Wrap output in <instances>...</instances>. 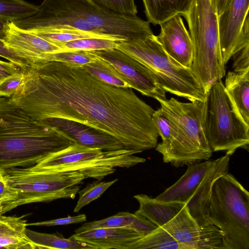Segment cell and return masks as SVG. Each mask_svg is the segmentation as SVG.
Returning a JSON list of instances; mask_svg holds the SVG:
<instances>
[{"instance_id": "6da1fadb", "label": "cell", "mask_w": 249, "mask_h": 249, "mask_svg": "<svg viewBox=\"0 0 249 249\" xmlns=\"http://www.w3.org/2000/svg\"><path fill=\"white\" fill-rule=\"evenodd\" d=\"M9 99L35 119L78 122L113 137L138 153L157 144L155 110L132 88L107 84L81 66L58 61L30 66Z\"/></svg>"}, {"instance_id": "7a4b0ae2", "label": "cell", "mask_w": 249, "mask_h": 249, "mask_svg": "<svg viewBox=\"0 0 249 249\" xmlns=\"http://www.w3.org/2000/svg\"><path fill=\"white\" fill-rule=\"evenodd\" d=\"M74 143L59 128L0 97V169L34 166Z\"/></svg>"}, {"instance_id": "3957f363", "label": "cell", "mask_w": 249, "mask_h": 249, "mask_svg": "<svg viewBox=\"0 0 249 249\" xmlns=\"http://www.w3.org/2000/svg\"><path fill=\"white\" fill-rule=\"evenodd\" d=\"M157 100L172 127L169 141L155 147L163 161L179 167L209 160L213 151L201 123L203 101L185 103L174 97Z\"/></svg>"}, {"instance_id": "277c9868", "label": "cell", "mask_w": 249, "mask_h": 249, "mask_svg": "<svg viewBox=\"0 0 249 249\" xmlns=\"http://www.w3.org/2000/svg\"><path fill=\"white\" fill-rule=\"evenodd\" d=\"M207 217L222 233V249H249V193L231 174L214 181Z\"/></svg>"}, {"instance_id": "5b68a950", "label": "cell", "mask_w": 249, "mask_h": 249, "mask_svg": "<svg viewBox=\"0 0 249 249\" xmlns=\"http://www.w3.org/2000/svg\"><path fill=\"white\" fill-rule=\"evenodd\" d=\"M183 16L187 21L193 44L191 70L206 92L226 74L215 0H193L189 10Z\"/></svg>"}, {"instance_id": "8992f818", "label": "cell", "mask_w": 249, "mask_h": 249, "mask_svg": "<svg viewBox=\"0 0 249 249\" xmlns=\"http://www.w3.org/2000/svg\"><path fill=\"white\" fill-rule=\"evenodd\" d=\"M0 176L17 194V198L3 205L1 214L30 203L59 198L73 199L79 184L86 178L77 171H54L34 166L0 169Z\"/></svg>"}, {"instance_id": "52a82bcc", "label": "cell", "mask_w": 249, "mask_h": 249, "mask_svg": "<svg viewBox=\"0 0 249 249\" xmlns=\"http://www.w3.org/2000/svg\"><path fill=\"white\" fill-rule=\"evenodd\" d=\"M134 197L139 204L135 213L165 230L181 249H222L221 231L212 224L199 225L185 203L160 201L143 194Z\"/></svg>"}, {"instance_id": "ba28073f", "label": "cell", "mask_w": 249, "mask_h": 249, "mask_svg": "<svg viewBox=\"0 0 249 249\" xmlns=\"http://www.w3.org/2000/svg\"><path fill=\"white\" fill-rule=\"evenodd\" d=\"M201 123L213 152L225 151L231 156L238 148L249 149V125L241 116L222 79L206 91Z\"/></svg>"}, {"instance_id": "9c48e42d", "label": "cell", "mask_w": 249, "mask_h": 249, "mask_svg": "<svg viewBox=\"0 0 249 249\" xmlns=\"http://www.w3.org/2000/svg\"><path fill=\"white\" fill-rule=\"evenodd\" d=\"M116 48L147 67L166 92L190 102L204 101L205 90L191 70L171 57L154 34L143 38L122 41Z\"/></svg>"}, {"instance_id": "30bf717a", "label": "cell", "mask_w": 249, "mask_h": 249, "mask_svg": "<svg viewBox=\"0 0 249 249\" xmlns=\"http://www.w3.org/2000/svg\"><path fill=\"white\" fill-rule=\"evenodd\" d=\"M136 151L127 149L105 151L77 143L52 153L34 165L54 171H77L85 175L101 180L112 174L116 168H129L144 162L145 159L135 156Z\"/></svg>"}, {"instance_id": "8fae6325", "label": "cell", "mask_w": 249, "mask_h": 249, "mask_svg": "<svg viewBox=\"0 0 249 249\" xmlns=\"http://www.w3.org/2000/svg\"><path fill=\"white\" fill-rule=\"evenodd\" d=\"M230 156L188 165L185 173L155 198L162 201L185 203L192 216L200 226L211 224L207 209L214 181L228 172Z\"/></svg>"}, {"instance_id": "7c38bea8", "label": "cell", "mask_w": 249, "mask_h": 249, "mask_svg": "<svg viewBox=\"0 0 249 249\" xmlns=\"http://www.w3.org/2000/svg\"><path fill=\"white\" fill-rule=\"evenodd\" d=\"M71 17L78 18L100 35L121 40L143 38L153 34L150 23L137 16L107 12L90 0H44Z\"/></svg>"}, {"instance_id": "4fadbf2b", "label": "cell", "mask_w": 249, "mask_h": 249, "mask_svg": "<svg viewBox=\"0 0 249 249\" xmlns=\"http://www.w3.org/2000/svg\"><path fill=\"white\" fill-rule=\"evenodd\" d=\"M111 64L131 86L142 94L166 99V91L154 74L145 65L117 49L91 51Z\"/></svg>"}, {"instance_id": "5bb4252c", "label": "cell", "mask_w": 249, "mask_h": 249, "mask_svg": "<svg viewBox=\"0 0 249 249\" xmlns=\"http://www.w3.org/2000/svg\"><path fill=\"white\" fill-rule=\"evenodd\" d=\"M160 25V33L156 36L164 50L181 65L191 69L193 44L180 15H176Z\"/></svg>"}, {"instance_id": "9a60e30c", "label": "cell", "mask_w": 249, "mask_h": 249, "mask_svg": "<svg viewBox=\"0 0 249 249\" xmlns=\"http://www.w3.org/2000/svg\"><path fill=\"white\" fill-rule=\"evenodd\" d=\"M249 9V0H231L228 8L218 16L220 45L225 65L241 50L239 37Z\"/></svg>"}, {"instance_id": "2e32d148", "label": "cell", "mask_w": 249, "mask_h": 249, "mask_svg": "<svg viewBox=\"0 0 249 249\" xmlns=\"http://www.w3.org/2000/svg\"><path fill=\"white\" fill-rule=\"evenodd\" d=\"M5 45L27 60L31 66L46 62L49 54L60 52L58 46L28 31L17 27L12 21L8 24Z\"/></svg>"}, {"instance_id": "e0dca14e", "label": "cell", "mask_w": 249, "mask_h": 249, "mask_svg": "<svg viewBox=\"0 0 249 249\" xmlns=\"http://www.w3.org/2000/svg\"><path fill=\"white\" fill-rule=\"evenodd\" d=\"M44 121L65 132L74 140L75 143L105 151L126 149L113 137L85 124L58 118Z\"/></svg>"}, {"instance_id": "ac0fdd59", "label": "cell", "mask_w": 249, "mask_h": 249, "mask_svg": "<svg viewBox=\"0 0 249 249\" xmlns=\"http://www.w3.org/2000/svg\"><path fill=\"white\" fill-rule=\"evenodd\" d=\"M142 235L126 227L92 229L74 233L71 237L95 249H134Z\"/></svg>"}, {"instance_id": "d6986e66", "label": "cell", "mask_w": 249, "mask_h": 249, "mask_svg": "<svg viewBox=\"0 0 249 249\" xmlns=\"http://www.w3.org/2000/svg\"><path fill=\"white\" fill-rule=\"evenodd\" d=\"M21 216L0 214V248L36 249L26 234L27 222Z\"/></svg>"}, {"instance_id": "ffe728a7", "label": "cell", "mask_w": 249, "mask_h": 249, "mask_svg": "<svg viewBox=\"0 0 249 249\" xmlns=\"http://www.w3.org/2000/svg\"><path fill=\"white\" fill-rule=\"evenodd\" d=\"M147 21L154 25L187 13L193 0H142Z\"/></svg>"}, {"instance_id": "44dd1931", "label": "cell", "mask_w": 249, "mask_h": 249, "mask_svg": "<svg viewBox=\"0 0 249 249\" xmlns=\"http://www.w3.org/2000/svg\"><path fill=\"white\" fill-rule=\"evenodd\" d=\"M224 85L244 121L249 125V71H229Z\"/></svg>"}, {"instance_id": "7402d4cb", "label": "cell", "mask_w": 249, "mask_h": 249, "mask_svg": "<svg viewBox=\"0 0 249 249\" xmlns=\"http://www.w3.org/2000/svg\"><path fill=\"white\" fill-rule=\"evenodd\" d=\"M26 234L36 249H95L93 247L71 237L65 238L56 234L41 233L27 228Z\"/></svg>"}, {"instance_id": "603a6c76", "label": "cell", "mask_w": 249, "mask_h": 249, "mask_svg": "<svg viewBox=\"0 0 249 249\" xmlns=\"http://www.w3.org/2000/svg\"><path fill=\"white\" fill-rule=\"evenodd\" d=\"M97 57L95 62L81 67L95 78L107 84L121 88H132L111 64Z\"/></svg>"}, {"instance_id": "cb8c5ba5", "label": "cell", "mask_w": 249, "mask_h": 249, "mask_svg": "<svg viewBox=\"0 0 249 249\" xmlns=\"http://www.w3.org/2000/svg\"><path fill=\"white\" fill-rule=\"evenodd\" d=\"M181 249L180 245L165 230L158 227L152 231L142 235L134 249Z\"/></svg>"}, {"instance_id": "d4e9b609", "label": "cell", "mask_w": 249, "mask_h": 249, "mask_svg": "<svg viewBox=\"0 0 249 249\" xmlns=\"http://www.w3.org/2000/svg\"><path fill=\"white\" fill-rule=\"evenodd\" d=\"M122 41L124 40L107 38L88 37L67 42L61 44L58 46L62 49L61 52L93 51L116 48L119 43Z\"/></svg>"}, {"instance_id": "484cf974", "label": "cell", "mask_w": 249, "mask_h": 249, "mask_svg": "<svg viewBox=\"0 0 249 249\" xmlns=\"http://www.w3.org/2000/svg\"><path fill=\"white\" fill-rule=\"evenodd\" d=\"M38 10V6L23 0H0V17L11 21L28 18Z\"/></svg>"}, {"instance_id": "4316f807", "label": "cell", "mask_w": 249, "mask_h": 249, "mask_svg": "<svg viewBox=\"0 0 249 249\" xmlns=\"http://www.w3.org/2000/svg\"><path fill=\"white\" fill-rule=\"evenodd\" d=\"M135 217V213L122 212L105 219L85 223L75 230L74 232L77 233L100 228L128 227L133 223Z\"/></svg>"}, {"instance_id": "83f0119b", "label": "cell", "mask_w": 249, "mask_h": 249, "mask_svg": "<svg viewBox=\"0 0 249 249\" xmlns=\"http://www.w3.org/2000/svg\"><path fill=\"white\" fill-rule=\"evenodd\" d=\"M97 56L91 51H68L49 54L46 62L58 61L69 65L82 66L95 62Z\"/></svg>"}, {"instance_id": "f1b7e54d", "label": "cell", "mask_w": 249, "mask_h": 249, "mask_svg": "<svg viewBox=\"0 0 249 249\" xmlns=\"http://www.w3.org/2000/svg\"><path fill=\"white\" fill-rule=\"evenodd\" d=\"M118 180V178L105 181H95L89 184L78 192L79 196L73 212H78L83 207L99 197L109 187Z\"/></svg>"}, {"instance_id": "f546056e", "label": "cell", "mask_w": 249, "mask_h": 249, "mask_svg": "<svg viewBox=\"0 0 249 249\" xmlns=\"http://www.w3.org/2000/svg\"><path fill=\"white\" fill-rule=\"evenodd\" d=\"M29 32L32 33L58 46L61 44L79 39L88 37H99L86 32L72 30Z\"/></svg>"}, {"instance_id": "4dcf8cb0", "label": "cell", "mask_w": 249, "mask_h": 249, "mask_svg": "<svg viewBox=\"0 0 249 249\" xmlns=\"http://www.w3.org/2000/svg\"><path fill=\"white\" fill-rule=\"evenodd\" d=\"M101 9L114 14L124 16H136L138 13L134 0H90Z\"/></svg>"}, {"instance_id": "1f68e13d", "label": "cell", "mask_w": 249, "mask_h": 249, "mask_svg": "<svg viewBox=\"0 0 249 249\" xmlns=\"http://www.w3.org/2000/svg\"><path fill=\"white\" fill-rule=\"evenodd\" d=\"M152 121L158 135L162 139L161 143L167 142L172 135V124L161 107L154 111L152 115Z\"/></svg>"}, {"instance_id": "d6a6232c", "label": "cell", "mask_w": 249, "mask_h": 249, "mask_svg": "<svg viewBox=\"0 0 249 249\" xmlns=\"http://www.w3.org/2000/svg\"><path fill=\"white\" fill-rule=\"evenodd\" d=\"M24 71L9 76L0 84V97L10 98L14 94L23 80Z\"/></svg>"}, {"instance_id": "836d02e7", "label": "cell", "mask_w": 249, "mask_h": 249, "mask_svg": "<svg viewBox=\"0 0 249 249\" xmlns=\"http://www.w3.org/2000/svg\"><path fill=\"white\" fill-rule=\"evenodd\" d=\"M232 57L233 71L242 73L249 71V45L236 52Z\"/></svg>"}, {"instance_id": "e575fe53", "label": "cell", "mask_w": 249, "mask_h": 249, "mask_svg": "<svg viewBox=\"0 0 249 249\" xmlns=\"http://www.w3.org/2000/svg\"><path fill=\"white\" fill-rule=\"evenodd\" d=\"M86 215L84 214H81L76 216H68L66 217L60 218L59 219L49 221L27 223V226H53L58 225H66L71 224H75L85 222L86 221Z\"/></svg>"}, {"instance_id": "d590c367", "label": "cell", "mask_w": 249, "mask_h": 249, "mask_svg": "<svg viewBox=\"0 0 249 249\" xmlns=\"http://www.w3.org/2000/svg\"><path fill=\"white\" fill-rule=\"evenodd\" d=\"M0 56L15 64L24 70H26L29 67L31 66V65L27 60L21 57L12 50L8 48L3 41L0 40Z\"/></svg>"}, {"instance_id": "8d00e7d4", "label": "cell", "mask_w": 249, "mask_h": 249, "mask_svg": "<svg viewBox=\"0 0 249 249\" xmlns=\"http://www.w3.org/2000/svg\"><path fill=\"white\" fill-rule=\"evenodd\" d=\"M24 71L12 62L0 60V84L9 76Z\"/></svg>"}, {"instance_id": "74e56055", "label": "cell", "mask_w": 249, "mask_h": 249, "mask_svg": "<svg viewBox=\"0 0 249 249\" xmlns=\"http://www.w3.org/2000/svg\"><path fill=\"white\" fill-rule=\"evenodd\" d=\"M17 197V193L10 189L0 176V203L3 205L15 200Z\"/></svg>"}, {"instance_id": "f35d334b", "label": "cell", "mask_w": 249, "mask_h": 249, "mask_svg": "<svg viewBox=\"0 0 249 249\" xmlns=\"http://www.w3.org/2000/svg\"><path fill=\"white\" fill-rule=\"evenodd\" d=\"M10 21L9 19L0 17V40L2 41L6 37Z\"/></svg>"}, {"instance_id": "ab89813d", "label": "cell", "mask_w": 249, "mask_h": 249, "mask_svg": "<svg viewBox=\"0 0 249 249\" xmlns=\"http://www.w3.org/2000/svg\"><path fill=\"white\" fill-rule=\"evenodd\" d=\"M231 1V0H215L218 16L228 8Z\"/></svg>"}, {"instance_id": "60d3db41", "label": "cell", "mask_w": 249, "mask_h": 249, "mask_svg": "<svg viewBox=\"0 0 249 249\" xmlns=\"http://www.w3.org/2000/svg\"><path fill=\"white\" fill-rule=\"evenodd\" d=\"M2 207H3V204L2 203H0V209L2 210Z\"/></svg>"}, {"instance_id": "b9f144b4", "label": "cell", "mask_w": 249, "mask_h": 249, "mask_svg": "<svg viewBox=\"0 0 249 249\" xmlns=\"http://www.w3.org/2000/svg\"><path fill=\"white\" fill-rule=\"evenodd\" d=\"M1 209H0V214H1Z\"/></svg>"}]
</instances>
